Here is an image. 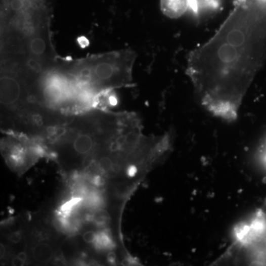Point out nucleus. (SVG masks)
Segmentation results:
<instances>
[{"instance_id": "obj_1", "label": "nucleus", "mask_w": 266, "mask_h": 266, "mask_svg": "<svg viewBox=\"0 0 266 266\" xmlns=\"http://www.w3.org/2000/svg\"><path fill=\"white\" fill-rule=\"evenodd\" d=\"M1 86L39 90L59 58L51 41L54 0H0Z\"/></svg>"}, {"instance_id": "obj_2", "label": "nucleus", "mask_w": 266, "mask_h": 266, "mask_svg": "<svg viewBox=\"0 0 266 266\" xmlns=\"http://www.w3.org/2000/svg\"><path fill=\"white\" fill-rule=\"evenodd\" d=\"M136 58L132 51L123 50L79 60L59 59L54 70L71 103L84 111L99 108L111 91L132 84Z\"/></svg>"}, {"instance_id": "obj_3", "label": "nucleus", "mask_w": 266, "mask_h": 266, "mask_svg": "<svg viewBox=\"0 0 266 266\" xmlns=\"http://www.w3.org/2000/svg\"><path fill=\"white\" fill-rule=\"evenodd\" d=\"M162 13L170 19L180 18L189 11L190 0H161Z\"/></svg>"}, {"instance_id": "obj_4", "label": "nucleus", "mask_w": 266, "mask_h": 266, "mask_svg": "<svg viewBox=\"0 0 266 266\" xmlns=\"http://www.w3.org/2000/svg\"><path fill=\"white\" fill-rule=\"evenodd\" d=\"M197 3L199 10V17L204 12H217L223 6V0H197Z\"/></svg>"}, {"instance_id": "obj_5", "label": "nucleus", "mask_w": 266, "mask_h": 266, "mask_svg": "<svg viewBox=\"0 0 266 266\" xmlns=\"http://www.w3.org/2000/svg\"><path fill=\"white\" fill-rule=\"evenodd\" d=\"M258 211H259V213H260L261 215H262V217H263L264 219H265L266 223V198L262 207H261V209L258 210Z\"/></svg>"}]
</instances>
